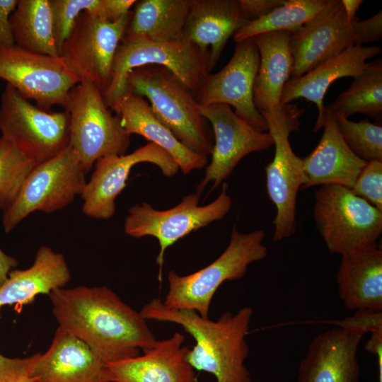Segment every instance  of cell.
Listing matches in <instances>:
<instances>
[{"label":"cell","mask_w":382,"mask_h":382,"mask_svg":"<svg viewBox=\"0 0 382 382\" xmlns=\"http://www.w3.org/2000/svg\"><path fill=\"white\" fill-rule=\"evenodd\" d=\"M227 188V184L223 183L219 197L205 206H198L200 195L196 192L185 196L178 205L164 211L156 210L147 202L129 209L124 223L125 233L137 238L153 236L159 243L156 257L159 281L166 250L191 232L221 219L230 210L232 202Z\"/></svg>","instance_id":"cell-11"},{"label":"cell","mask_w":382,"mask_h":382,"mask_svg":"<svg viewBox=\"0 0 382 382\" xmlns=\"http://www.w3.org/2000/svg\"><path fill=\"white\" fill-rule=\"evenodd\" d=\"M127 83L131 93L148 99L154 116L184 146L199 154H211L214 142L194 93L168 69L156 65L139 67L128 74Z\"/></svg>","instance_id":"cell-3"},{"label":"cell","mask_w":382,"mask_h":382,"mask_svg":"<svg viewBox=\"0 0 382 382\" xmlns=\"http://www.w3.org/2000/svg\"><path fill=\"white\" fill-rule=\"evenodd\" d=\"M323 127L318 145L302 159L306 177L303 189L328 185L352 189L367 161L356 156L345 144L335 115L327 106Z\"/></svg>","instance_id":"cell-23"},{"label":"cell","mask_w":382,"mask_h":382,"mask_svg":"<svg viewBox=\"0 0 382 382\" xmlns=\"http://www.w3.org/2000/svg\"><path fill=\"white\" fill-rule=\"evenodd\" d=\"M19 382H32V380L30 376L25 377L21 379Z\"/></svg>","instance_id":"cell-43"},{"label":"cell","mask_w":382,"mask_h":382,"mask_svg":"<svg viewBox=\"0 0 382 382\" xmlns=\"http://www.w3.org/2000/svg\"><path fill=\"white\" fill-rule=\"evenodd\" d=\"M358 21L357 16L349 21L341 0H332L318 15L289 30L293 59L291 79L300 77L345 50L360 45L355 27Z\"/></svg>","instance_id":"cell-15"},{"label":"cell","mask_w":382,"mask_h":382,"mask_svg":"<svg viewBox=\"0 0 382 382\" xmlns=\"http://www.w3.org/2000/svg\"><path fill=\"white\" fill-rule=\"evenodd\" d=\"M185 337L176 332L157 340L143 355L109 362L105 382H196L194 369L185 360L188 348Z\"/></svg>","instance_id":"cell-18"},{"label":"cell","mask_w":382,"mask_h":382,"mask_svg":"<svg viewBox=\"0 0 382 382\" xmlns=\"http://www.w3.org/2000/svg\"><path fill=\"white\" fill-rule=\"evenodd\" d=\"M250 21L241 14L238 0H192L180 40L209 54V73L228 39Z\"/></svg>","instance_id":"cell-21"},{"label":"cell","mask_w":382,"mask_h":382,"mask_svg":"<svg viewBox=\"0 0 382 382\" xmlns=\"http://www.w3.org/2000/svg\"><path fill=\"white\" fill-rule=\"evenodd\" d=\"M100 0H51L55 39L59 50L79 16L86 12L94 16Z\"/></svg>","instance_id":"cell-34"},{"label":"cell","mask_w":382,"mask_h":382,"mask_svg":"<svg viewBox=\"0 0 382 382\" xmlns=\"http://www.w3.org/2000/svg\"><path fill=\"white\" fill-rule=\"evenodd\" d=\"M17 265L18 261L14 257L6 255L0 248V287L6 281L11 269Z\"/></svg>","instance_id":"cell-41"},{"label":"cell","mask_w":382,"mask_h":382,"mask_svg":"<svg viewBox=\"0 0 382 382\" xmlns=\"http://www.w3.org/2000/svg\"><path fill=\"white\" fill-rule=\"evenodd\" d=\"M196 382H198L197 381Z\"/></svg>","instance_id":"cell-44"},{"label":"cell","mask_w":382,"mask_h":382,"mask_svg":"<svg viewBox=\"0 0 382 382\" xmlns=\"http://www.w3.org/2000/svg\"><path fill=\"white\" fill-rule=\"evenodd\" d=\"M362 336L340 327L318 335L299 364L298 382H359Z\"/></svg>","instance_id":"cell-19"},{"label":"cell","mask_w":382,"mask_h":382,"mask_svg":"<svg viewBox=\"0 0 382 382\" xmlns=\"http://www.w3.org/2000/svg\"><path fill=\"white\" fill-rule=\"evenodd\" d=\"M18 0H0V48L15 45L10 17Z\"/></svg>","instance_id":"cell-40"},{"label":"cell","mask_w":382,"mask_h":382,"mask_svg":"<svg viewBox=\"0 0 382 382\" xmlns=\"http://www.w3.org/2000/svg\"><path fill=\"white\" fill-rule=\"evenodd\" d=\"M161 66L193 93L207 74L209 54L202 52L194 45L181 40L156 42L144 38L122 40L116 50L112 80L102 92L106 105L117 113L120 105L131 94L127 76L134 69Z\"/></svg>","instance_id":"cell-6"},{"label":"cell","mask_w":382,"mask_h":382,"mask_svg":"<svg viewBox=\"0 0 382 382\" xmlns=\"http://www.w3.org/2000/svg\"><path fill=\"white\" fill-rule=\"evenodd\" d=\"M106 364L85 342L58 327L30 377L32 382H105Z\"/></svg>","instance_id":"cell-20"},{"label":"cell","mask_w":382,"mask_h":382,"mask_svg":"<svg viewBox=\"0 0 382 382\" xmlns=\"http://www.w3.org/2000/svg\"><path fill=\"white\" fill-rule=\"evenodd\" d=\"M351 190L382 212V161L367 162Z\"/></svg>","instance_id":"cell-35"},{"label":"cell","mask_w":382,"mask_h":382,"mask_svg":"<svg viewBox=\"0 0 382 382\" xmlns=\"http://www.w3.org/2000/svg\"><path fill=\"white\" fill-rule=\"evenodd\" d=\"M116 115L127 134L140 135L166 151L184 174L207 166V156L191 151L178 141L154 116L143 97L132 93L121 103Z\"/></svg>","instance_id":"cell-26"},{"label":"cell","mask_w":382,"mask_h":382,"mask_svg":"<svg viewBox=\"0 0 382 382\" xmlns=\"http://www.w3.org/2000/svg\"><path fill=\"white\" fill-rule=\"evenodd\" d=\"M355 27L360 45L379 41L382 37L381 11L368 19L358 21Z\"/></svg>","instance_id":"cell-39"},{"label":"cell","mask_w":382,"mask_h":382,"mask_svg":"<svg viewBox=\"0 0 382 382\" xmlns=\"http://www.w3.org/2000/svg\"><path fill=\"white\" fill-rule=\"evenodd\" d=\"M337 115L348 118L354 113L370 117L382 116V60L366 62L363 71L349 87L327 106Z\"/></svg>","instance_id":"cell-30"},{"label":"cell","mask_w":382,"mask_h":382,"mask_svg":"<svg viewBox=\"0 0 382 382\" xmlns=\"http://www.w3.org/2000/svg\"><path fill=\"white\" fill-rule=\"evenodd\" d=\"M71 273L63 254L49 246L38 248L33 264L25 270H11L0 287V308L7 305L22 306L39 294H47L64 287Z\"/></svg>","instance_id":"cell-25"},{"label":"cell","mask_w":382,"mask_h":382,"mask_svg":"<svg viewBox=\"0 0 382 382\" xmlns=\"http://www.w3.org/2000/svg\"><path fill=\"white\" fill-rule=\"evenodd\" d=\"M0 79L44 110L54 105L64 108L70 91L80 82L59 57L16 45L0 48Z\"/></svg>","instance_id":"cell-13"},{"label":"cell","mask_w":382,"mask_h":382,"mask_svg":"<svg viewBox=\"0 0 382 382\" xmlns=\"http://www.w3.org/2000/svg\"><path fill=\"white\" fill-rule=\"evenodd\" d=\"M305 109L284 104L261 111L275 146L274 156L265 167L268 196L276 207L273 241L279 242L296 233V197L306 183L302 158L293 151L289 137L299 131Z\"/></svg>","instance_id":"cell-5"},{"label":"cell","mask_w":382,"mask_h":382,"mask_svg":"<svg viewBox=\"0 0 382 382\" xmlns=\"http://www.w3.org/2000/svg\"><path fill=\"white\" fill-rule=\"evenodd\" d=\"M238 2L242 17L252 21L268 14L286 0H238Z\"/></svg>","instance_id":"cell-38"},{"label":"cell","mask_w":382,"mask_h":382,"mask_svg":"<svg viewBox=\"0 0 382 382\" xmlns=\"http://www.w3.org/2000/svg\"><path fill=\"white\" fill-rule=\"evenodd\" d=\"M199 112L211 123L214 142L211 162L207 166L204 178L197 187L199 195L210 182H212L210 192L219 185L246 155L274 145L268 132L253 127L228 105L215 103L199 107Z\"/></svg>","instance_id":"cell-16"},{"label":"cell","mask_w":382,"mask_h":382,"mask_svg":"<svg viewBox=\"0 0 382 382\" xmlns=\"http://www.w3.org/2000/svg\"><path fill=\"white\" fill-rule=\"evenodd\" d=\"M0 131L35 164L54 157L70 141L67 111L47 112L9 84L1 96Z\"/></svg>","instance_id":"cell-10"},{"label":"cell","mask_w":382,"mask_h":382,"mask_svg":"<svg viewBox=\"0 0 382 382\" xmlns=\"http://www.w3.org/2000/svg\"><path fill=\"white\" fill-rule=\"evenodd\" d=\"M35 165L12 142L0 137V210L13 204Z\"/></svg>","instance_id":"cell-32"},{"label":"cell","mask_w":382,"mask_h":382,"mask_svg":"<svg viewBox=\"0 0 382 382\" xmlns=\"http://www.w3.org/2000/svg\"><path fill=\"white\" fill-rule=\"evenodd\" d=\"M338 295L349 310L382 312V251L376 246L341 255Z\"/></svg>","instance_id":"cell-24"},{"label":"cell","mask_w":382,"mask_h":382,"mask_svg":"<svg viewBox=\"0 0 382 382\" xmlns=\"http://www.w3.org/2000/svg\"><path fill=\"white\" fill-rule=\"evenodd\" d=\"M338 327L364 335L367 332H382V312L357 311L352 316L335 323Z\"/></svg>","instance_id":"cell-37"},{"label":"cell","mask_w":382,"mask_h":382,"mask_svg":"<svg viewBox=\"0 0 382 382\" xmlns=\"http://www.w3.org/2000/svg\"><path fill=\"white\" fill-rule=\"evenodd\" d=\"M264 238L262 230L241 233L234 228L226 250L207 267L185 276L170 270L168 291L163 301L165 307L194 311L202 318H209L211 301L219 286L225 281L242 278L250 264L267 256Z\"/></svg>","instance_id":"cell-4"},{"label":"cell","mask_w":382,"mask_h":382,"mask_svg":"<svg viewBox=\"0 0 382 382\" xmlns=\"http://www.w3.org/2000/svg\"><path fill=\"white\" fill-rule=\"evenodd\" d=\"M251 38L260 54L253 102L260 112L280 105L283 87L291 79L293 59L289 44V30L265 33Z\"/></svg>","instance_id":"cell-27"},{"label":"cell","mask_w":382,"mask_h":382,"mask_svg":"<svg viewBox=\"0 0 382 382\" xmlns=\"http://www.w3.org/2000/svg\"><path fill=\"white\" fill-rule=\"evenodd\" d=\"M10 23L16 45L33 52L59 57L51 0H18Z\"/></svg>","instance_id":"cell-29"},{"label":"cell","mask_w":382,"mask_h":382,"mask_svg":"<svg viewBox=\"0 0 382 382\" xmlns=\"http://www.w3.org/2000/svg\"><path fill=\"white\" fill-rule=\"evenodd\" d=\"M260 54L252 38L236 43L233 55L219 71L206 74L194 93L199 107L221 103L257 130L268 131L267 122L253 102V85Z\"/></svg>","instance_id":"cell-14"},{"label":"cell","mask_w":382,"mask_h":382,"mask_svg":"<svg viewBox=\"0 0 382 382\" xmlns=\"http://www.w3.org/2000/svg\"><path fill=\"white\" fill-rule=\"evenodd\" d=\"M332 0H286L268 14L252 21L233 35L238 43L255 35L279 30H293L318 15Z\"/></svg>","instance_id":"cell-31"},{"label":"cell","mask_w":382,"mask_h":382,"mask_svg":"<svg viewBox=\"0 0 382 382\" xmlns=\"http://www.w3.org/2000/svg\"><path fill=\"white\" fill-rule=\"evenodd\" d=\"M48 296L59 327L106 364L137 357L157 341L140 313L107 286L62 287Z\"/></svg>","instance_id":"cell-1"},{"label":"cell","mask_w":382,"mask_h":382,"mask_svg":"<svg viewBox=\"0 0 382 382\" xmlns=\"http://www.w3.org/2000/svg\"><path fill=\"white\" fill-rule=\"evenodd\" d=\"M64 108L69 117V144L86 173L100 158L125 154L130 135L119 116L106 105L96 86L88 81L77 83L70 91Z\"/></svg>","instance_id":"cell-7"},{"label":"cell","mask_w":382,"mask_h":382,"mask_svg":"<svg viewBox=\"0 0 382 382\" xmlns=\"http://www.w3.org/2000/svg\"><path fill=\"white\" fill-rule=\"evenodd\" d=\"M147 320L181 325L195 340L185 360L193 369L214 375L217 382H251L244 364L248 357L246 341L253 311L250 306L237 313H224L216 320L202 318L190 310H170L154 299L139 311Z\"/></svg>","instance_id":"cell-2"},{"label":"cell","mask_w":382,"mask_h":382,"mask_svg":"<svg viewBox=\"0 0 382 382\" xmlns=\"http://www.w3.org/2000/svg\"><path fill=\"white\" fill-rule=\"evenodd\" d=\"M313 215L332 253L376 246L381 235L382 212L343 186H320L315 192Z\"/></svg>","instance_id":"cell-8"},{"label":"cell","mask_w":382,"mask_h":382,"mask_svg":"<svg viewBox=\"0 0 382 382\" xmlns=\"http://www.w3.org/2000/svg\"><path fill=\"white\" fill-rule=\"evenodd\" d=\"M37 353L27 358H8L0 354V382H19L30 376L40 357Z\"/></svg>","instance_id":"cell-36"},{"label":"cell","mask_w":382,"mask_h":382,"mask_svg":"<svg viewBox=\"0 0 382 382\" xmlns=\"http://www.w3.org/2000/svg\"><path fill=\"white\" fill-rule=\"evenodd\" d=\"M141 163L157 166L166 177L175 175L179 170L166 151L151 142L127 155L100 158L95 163L93 173L81 195L83 213L96 219L111 218L115 212V199L126 187L132 168Z\"/></svg>","instance_id":"cell-17"},{"label":"cell","mask_w":382,"mask_h":382,"mask_svg":"<svg viewBox=\"0 0 382 382\" xmlns=\"http://www.w3.org/2000/svg\"><path fill=\"white\" fill-rule=\"evenodd\" d=\"M81 161L70 146L54 157L36 164L25 178L13 204L2 216L6 233L35 212L52 213L81 195L86 183Z\"/></svg>","instance_id":"cell-9"},{"label":"cell","mask_w":382,"mask_h":382,"mask_svg":"<svg viewBox=\"0 0 382 382\" xmlns=\"http://www.w3.org/2000/svg\"><path fill=\"white\" fill-rule=\"evenodd\" d=\"M192 0L136 1L122 40L156 42L180 40Z\"/></svg>","instance_id":"cell-28"},{"label":"cell","mask_w":382,"mask_h":382,"mask_svg":"<svg viewBox=\"0 0 382 382\" xmlns=\"http://www.w3.org/2000/svg\"><path fill=\"white\" fill-rule=\"evenodd\" d=\"M334 115L343 140L356 156L367 162L382 161L381 125L373 124L368 120L356 122Z\"/></svg>","instance_id":"cell-33"},{"label":"cell","mask_w":382,"mask_h":382,"mask_svg":"<svg viewBox=\"0 0 382 382\" xmlns=\"http://www.w3.org/2000/svg\"><path fill=\"white\" fill-rule=\"evenodd\" d=\"M381 52L380 46H354L303 76L290 79L283 87L280 105L288 104L299 98L314 103L318 109V117L313 130L319 131L324 122L325 106L323 99L330 84L340 78H356L365 68L366 59L379 55Z\"/></svg>","instance_id":"cell-22"},{"label":"cell","mask_w":382,"mask_h":382,"mask_svg":"<svg viewBox=\"0 0 382 382\" xmlns=\"http://www.w3.org/2000/svg\"><path fill=\"white\" fill-rule=\"evenodd\" d=\"M347 18L349 21L353 20L357 16L356 13L359 6L363 3L362 0H342L341 1Z\"/></svg>","instance_id":"cell-42"},{"label":"cell","mask_w":382,"mask_h":382,"mask_svg":"<svg viewBox=\"0 0 382 382\" xmlns=\"http://www.w3.org/2000/svg\"><path fill=\"white\" fill-rule=\"evenodd\" d=\"M131 18V12L115 21H105L82 13L59 50V57L81 81L102 92L110 84L116 50Z\"/></svg>","instance_id":"cell-12"}]
</instances>
